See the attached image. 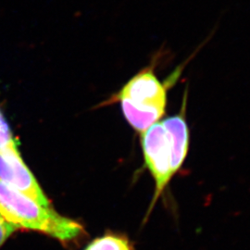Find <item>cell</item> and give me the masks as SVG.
I'll return each mask as SVG.
<instances>
[{"instance_id": "obj_2", "label": "cell", "mask_w": 250, "mask_h": 250, "mask_svg": "<svg viewBox=\"0 0 250 250\" xmlns=\"http://www.w3.org/2000/svg\"><path fill=\"white\" fill-rule=\"evenodd\" d=\"M156 65L153 62L135 73L103 103L104 106L120 104L125 121L138 134L164 118L169 91L184 70V66H179L168 78L161 81L156 73Z\"/></svg>"}, {"instance_id": "obj_6", "label": "cell", "mask_w": 250, "mask_h": 250, "mask_svg": "<svg viewBox=\"0 0 250 250\" xmlns=\"http://www.w3.org/2000/svg\"><path fill=\"white\" fill-rule=\"evenodd\" d=\"M19 143L9 126V122L0 108V152L17 151Z\"/></svg>"}, {"instance_id": "obj_1", "label": "cell", "mask_w": 250, "mask_h": 250, "mask_svg": "<svg viewBox=\"0 0 250 250\" xmlns=\"http://www.w3.org/2000/svg\"><path fill=\"white\" fill-rule=\"evenodd\" d=\"M187 104L188 90L178 113L161 119L140 134L144 169L149 172L155 185L146 221L188 159L190 130L187 120Z\"/></svg>"}, {"instance_id": "obj_7", "label": "cell", "mask_w": 250, "mask_h": 250, "mask_svg": "<svg viewBox=\"0 0 250 250\" xmlns=\"http://www.w3.org/2000/svg\"><path fill=\"white\" fill-rule=\"evenodd\" d=\"M18 230V228L12 224L6 221L0 215V247L8 240L10 235Z\"/></svg>"}, {"instance_id": "obj_3", "label": "cell", "mask_w": 250, "mask_h": 250, "mask_svg": "<svg viewBox=\"0 0 250 250\" xmlns=\"http://www.w3.org/2000/svg\"><path fill=\"white\" fill-rule=\"evenodd\" d=\"M0 215L18 229L43 232L60 241H72L83 232L79 223L41 205L0 181Z\"/></svg>"}, {"instance_id": "obj_5", "label": "cell", "mask_w": 250, "mask_h": 250, "mask_svg": "<svg viewBox=\"0 0 250 250\" xmlns=\"http://www.w3.org/2000/svg\"><path fill=\"white\" fill-rule=\"evenodd\" d=\"M84 250H134V247L126 235L107 233L91 242Z\"/></svg>"}, {"instance_id": "obj_4", "label": "cell", "mask_w": 250, "mask_h": 250, "mask_svg": "<svg viewBox=\"0 0 250 250\" xmlns=\"http://www.w3.org/2000/svg\"><path fill=\"white\" fill-rule=\"evenodd\" d=\"M0 181L33 198L39 204L51 207L35 175L22 160L20 150L0 153Z\"/></svg>"}]
</instances>
